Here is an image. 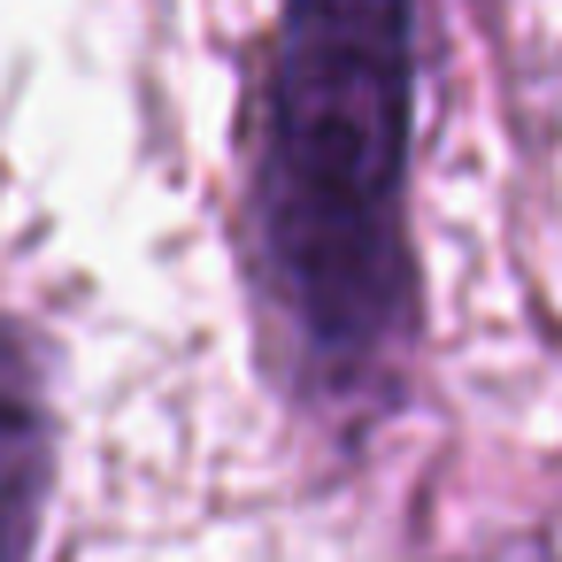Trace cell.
<instances>
[{"instance_id":"1","label":"cell","mask_w":562,"mask_h":562,"mask_svg":"<svg viewBox=\"0 0 562 562\" xmlns=\"http://www.w3.org/2000/svg\"><path fill=\"white\" fill-rule=\"evenodd\" d=\"M424 0H278L239 116V255L270 378L370 439L424 347L416 178Z\"/></svg>"},{"instance_id":"2","label":"cell","mask_w":562,"mask_h":562,"mask_svg":"<svg viewBox=\"0 0 562 562\" xmlns=\"http://www.w3.org/2000/svg\"><path fill=\"white\" fill-rule=\"evenodd\" d=\"M55 385L47 347L0 308V562H32L55 493Z\"/></svg>"}]
</instances>
